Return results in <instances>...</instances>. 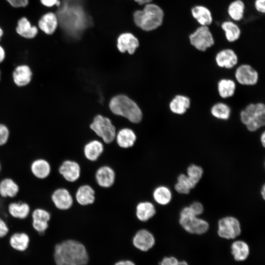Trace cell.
<instances>
[{"label": "cell", "instance_id": "1", "mask_svg": "<svg viewBox=\"0 0 265 265\" xmlns=\"http://www.w3.org/2000/svg\"><path fill=\"white\" fill-rule=\"evenodd\" d=\"M54 260L56 265H85L88 256L83 244L76 240L67 239L55 244Z\"/></svg>", "mask_w": 265, "mask_h": 265}, {"label": "cell", "instance_id": "2", "mask_svg": "<svg viewBox=\"0 0 265 265\" xmlns=\"http://www.w3.org/2000/svg\"><path fill=\"white\" fill-rule=\"evenodd\" d=\"M163 11L158 5L147 3L142 10L135 11L133 14V21L137 26L149 31L160 26L163 22Z\"/></svg>", "mask_w": 265, "mask_h": 265}, {"label": "cell", "instance_id": "3", "mask_svg": "<svg viewBox=\"0 0 265 265\" xmlns=\"http://www.w3.org/2000/svg\"><path fill=\"white\" fill-rule=\"evenodd\" d=\"M109 108L115 114L121 115L133 123H138L142 119V112L137 104L125 95H117L110 100Z\"/></svg>", "mask_w": 265, "mask_h": 265}, {"label": "cell", "instance_id": "4", "mask_svg": "<svg viewBox=\"0 0 265 265\" xmlns=\"http://www.w3.org/2000/svg\"><path fill=\"white\" fill-rule=\"evenodd\" d=\"M239 118L249 131H257L265 125V104L260 102L249 104L241 111Z\"/></svg>", "mask_w": 265, "mask_h": 265}, {"label": "cell", "instance_id": "5", "mask_svg": "<svg viewBox=\"0 0 265 265\" xmlns=\"http://www.w3.org/2000/svg\"><path fill=\"white\" fill-rule=\"evenodd\" d=\"M179 223L186 231L192 234H204L209 228V223L195 216L189 207L184 208L181 212Z\"/></svg>", "mask_w": 265, "mask_h": 265}, {"label": "cell", "instance_id": "6", "mask_svg": "<svg viewBox=\"0 0 265 265\" xmlns=\"http://www.w3.org/2000/svg\"><path fill=\"white\" fill-rule=\"evenodd\" d=\"M90 128L107 144L115 138L116 130L110 120L101 115H97L90 125Z\"/></svg>", "mask_w": 265, "mask_h": 265}, {"label": "cell", "instance_id": "7", "mask_svg": "<svg viewBox=\"0 0 265 265\" xmlns=\"http://www.w3.org/2000/svg\"><path fill=\"white\" fill-rule=\"evenodd\" d=\"M191 45L200 51L204 52L214 44V38L208 26H201L189 36Z\"/></svg>", "mask_w": 265, "mask_h": 265}, {"label": "cell", "instance_id": "8", "mask_svg": "<svg viewBox=\"0 0 265 265\" xmlns=\"http://www.w3.org/2000/svg\"><path fill=\"white\" fill-rule=\"evenodd\" d=\"M241 232L240 223L234 217L226 216L218 221L217 234L222 238L235 239L240 235Z\"/></svg>", "mask_w": 265, "mask_h": 265}, {"label": "cell", "instance_id": "9", "mask_svg": "<svg viewBox=\"0 0 265 265\" xmlns=\"http://www.w3.org/2000/svg\"><path fill=\"white\" fill-rule=\"evenodd\" d=\"M51 199L54 207L61 211L70 210L74 204L72 193L66 187L55 189L51 194Z\"/></svg>", "mask_w": 265, "mask_h": 265}, {"label": "cell", "instance_id": "10", "mask_svg": "<svg viewBox=\"0 0 265 265\" xmlns=\"http://www.w3.org/2000/svg\"><path fill=\"white\" fill-rule=\"evenodd\" d=\"M58 172L65 181L73 184L80 179L81 168L76 160L67 159L61 163L58 168Z\"/></svg>", "mask_w": 265, "mask_h": 265}, {"label": "cell", "instance_id": "11", "mask_svg": "<svg viewBox=\"0 0 265 265\" xmlns=\"http://www.w3.org/2000/svg\"><path fill=\"white\" fill-rule=\"evenodd\" d=\"M235 77L237 82L241 85L253 86L258 81L259 74L250 65L243 64L236 69Z\"/></svg>", "mask_w": 265, "mask_h": 265}, {"label": "cell", "instance_id": "12", "mask_svg": "<svg viewBox=\"0 0 265 265\" xmlns=\"http://www.w3.org/2000/svg\"><path fill=\"white\" fill-rule=\"evenodd\" d=\"M30 216L33 229L39 235H43L49 227L51 213L44 208H37L31 212Z\"/></svg>", "mask_w": 265, "mask_h": 265}, {"label": "cell", "instance_id": "13", "mask_svg": "<svg viewBox=\"0 0 265 265\" xmlns=\"http://www.w3.org/2000/svg\"><path fill=\"white\" fill-rule=\"evenodd\" d=\"M32 75L31 68L25 64L17 66L14 68L12 74L14 84L20 87L28 85L32 80Z\"/></svg>", "mask_w": 265, "mask_h": 265}, {"label": "cell", "instance_id": "14", "mask_svg": "<svg viewBox=\"0 0 265 265\" xmlns=\"http://www.w3.org/2000/svg\"><path fill=\"white\" fill-rule=\"evenodd\" d=\"M132 243L135 247L142 251H147L155 244L154 235L146 229L138 231L132 238Z\"/></svg>", "mask_w": 265, "mask_h": 265}, {"label": "cell", "instance_id": "15", "mask_svg": "<svg viewBox=\"0 0 265 265\" xmlns=\"http://www.w3.org/2000/svg\"><path fill=\"white\" fill-rule=\"evenodd\" d=\"M116 174L114 170L108 165L100 167L95 173V179L97 184L103 188L111 187L115 183Z\"/></svg>", "mask_w": 265, "mask_h": 265}, {"label": "cell", "instance_id": "16", "mask_svg": "<svg viewBox=\"0 0 265 265\" xmlns=\"http://www.w3.org/2000/svg\"><path fill=\"white\" fill-rule=\"evenodd\" d=\"M58 25V17L53 12L45 13L38 21V28L47 35H52L54 33Z\"/></svg>", "mask_w": 265, "mask_h": 265}, {"label": "cell", "instance_id": "17", "mask_svg": "<svg viewBox=\"0 0 265 265\" xmlns=\"http://www.w3.org/2000/svg\"><path fill=\"white\" fill-rule=\"evenodd\" d=\"M215 60L218 67L230 69L236 66L238 57L233 50L225 49L219 51L216 54Z\"/></svg>", "mask_w": 265, "mask_h": 265}, {"label": "cell", "instance_id": "18", "mask_svg": "<svg viewBox=\"0 0 265 265\" xmlns=\"http://www.w3.org/2000/svg\"><path fill=\"white\" fill-rule=\"evenodd\" d=\"M117 46L121 53L128 52L130 54H132L139 46V41L132 33L125 32L118 37Z\"/></svg>", "mask_w": 265, "mask_h": 265}, {"label": "cell", "instance_id": "19", "mask_svg": "<svg viewBox=\"0 0 265 265\" xmlns=\"http://www.w3.org/2000/svg\"><path fill=\"white\" fill-rule=\"evenodd\" d=\"M75 200L80 205L85 206L95 201V191L88 185H83L78 187L74 194Z\"/></svg>", "mask_w": 265, "mask_h": 265}, {"label": "cell", "instance_id": "20", "mask_svg": "<svg viewBox=\"0 0 265 265\" xmlns=\"http://www.w3.org/2000/svg\"><path fill=\"white\" fill-rule=\"evenodd\" d=\"M30 170L34 177L39 180H44L50 175L51 166L46 159L38 158L31 162Z\"/></svg>", "mask_w": 265, "mask_h": 265}, {"label": "cell", "instance_id": "21", "mask_svg": "<svg viewBox=\"0 0 265 265\" xmlns=\"http://www.w3.org/2000/svg\"><path fill=\"white\" fill-rule=\"evenodd\" d=\"M8 243L13 249L25 251L29 247L30 238L28 234L23 231L15 232L9 236Z\"/></svg>", "mask_w": 265, "mask_h": 265}, {"label": "cell", "instance_id": "22", "mask_svg": "<svg viewBox=\"0 0 265 265\" xmlns=\"http://www.w3.org/2000/svg\"><path fill=\"white\" fill-rule=\"evenodd\" d=\"M7 210L12 217L21 220L26 218L31 212L29 205L22 201L11 202L8 205Z\"/></svg>", "mask_w": 265, "mask_h": 265}, {"label": "cell", "instance_id": "23", "mask_svg": "<svg viewBox=\"0 0 265 265\" xmlns=\"http://www.w3.org/2000/svg\"><path fill=\"white\" fill-rule=\"evenodd\" d=\"M16 31L21 37L31 39L35 38L37 35L38 28L35 26L32 25L26 17H23L18 21Z\"/></svg>", "mask_w": 265, "mask_h": 265}, {"label": "cell", "instance_id": "24", "mask_svg": "<svg viewBox=\"0 0 265 265\" xmlns=\"http://www.w3.org/2000/svg\"><path fill=\"white\" fill-rule=\"evenodd\" d=\"M190 98L184 95H176L170 101L169 107L171 111L176 114L183 115L189 108Z\"/></svg>", "mask_w": 265, "mask_h": 265}, {"label": "cell", "instance_id": "25", "mask_svg": "<svg viewBox=\"0 0 265 265\" xmlns=\"http://www.w3.org/2000/svg\"><path fill=\"white\" fill-rule=\"evenodd\" d=\"M156 213L155 207L151 202H140L136 206L135 215L138 220L140 221H148L155 215Z\"/></svg>", "mask_w": 265, "mask_h": 265}, {"label": "cell", "instance_id": "26", "mask_svg": "<svg viewBox=\"0 0 265 265\" xmlns=\"http://www.w3.org/2000/svg\"><path fill=\"white\" fill-rule=\"evenodd\" d=\"M19 191V186L12 178L6 177L0 181V196L3 198H13Z\"/></svg>", "mask_w": 265, "mask_h": 265}, {"label": "cell", "instance_id": "27", "mask_svg": "<svg viewBox=\"0 0 265 265\" xmlns=\"http://www.w3.org/2000/svg\"><path fill=\"white\" fill-rule=\"evenodd\" d=\"M231 252L236 261L243 262L246 260L249 255V246L243 240H236L231 246Z\"/></svg>", "mask_w": 265, "mask_h": 265}, {"label": "cell", "instance_id": "28", "mask_svg": "<svg viewBox=\"0 0 265 265\" xmlns=\"http://www.w3.org/2000/svg\"><path fill=\"white\" fill-rule=\"evenodd\" d=\"M104 150V145L101 142L96 140H92L84 146V155L87 160L95 161L101 156Z\"/></svg>", "mask_w": 265, "mask_h": 265}, {"label": "cell", "instance_id": "29", "mask_svg": "<svg viewBox=\"0 0 265 265\" xmlns=\"http://www.w3.org/2000/svg\"><path fill=\"white\" fill-rule=\"evenodd\" d=\"M115 138L118 146L125 149L132 147L136 139L135 134L133 131L127 128L121 130L116 134Z\"/></svg>", "mask_w": 265, "mask_h": 265}, {"label": "cell", "instance_id": "30", "mask_svg": "<svg viewBox=\"0 0 265 265\" xmlns=\"http://www.w3.org/2000/svg\"><path fill=\"white\" fill-rule=\"evenodd\" d=\"M193 17L202 26H208L211 24L212 18L211 11L207 7L197 5L191 9Z\"/></svg>", "mask_w": 265, "mask_h": 265}, {"label": "cell", "instance_id": "31", "mask_svg": "<svg viewBox=\"0 0 265 265\" xmlns=\"http://www.w3.org/2000/svg\"><path fill=\"white\" fill-rule=\"evenodd\" d=\"M236 84L230 79H222L217 83V91L219 95L223 99L232 97L235 93Z\"/></svg>", "mask_w": 265, "mask_h": 265}, {"label": "cell", "instance_id": "32", "mask_svg": "<svg viewBox=\"0 0 265 265\" xmlns=\"http://www.w3.org/2000/svg\"><path fill=\"white\" fill-rule=\"evenodd\" d=\"M211 113L214 117L218 119L227 120L230 117L231 109L226 104L218 102L212 106Z\"/></svg>", "mask_w": 265, "mask_h": 265}, {"label": "cell", "instance_id": "33", "mask_svg": "<svg viewBox=\"0 0 265 265\" xmlns=\"http://www.w3.org/2000/svg\"><path fill=\"white\" fill-rule=\"evenodd\" d=\"M153 197L158 204L165 205L170 202L172 198V193L167 187L161 186L154 189L153 192Z\"/></svg>", "mask_w": 265, "mask_h": 265}, {"label": "cell", "instance_id": "34", "mask_svg": "<svg viewBox=\"0 0 265 265\" xmlns=\"http://www.w3.org/2000/svg\"><path fill=\"white\" fill-rule=\"evenodd\" d=\"M221 27L225 33L227 40L230 42H233L238 39L240 35V30L238 26L231 21L223 22Z\"/></svg>", "mask_w": 265, "mask_h": 265}, {"label": "cell", "instance_id": "35", "mask_svg": "<svg viewBox=\"0 0 265 265\" xmlns=\"http://www.w3.org/2000/svg\"><path fill=\"white\" fill-rule=\"evenodd\" d=\"M196 185L187 175L181 174L178 177L177 182L175 185V189L179 193L186 194L189 193L190 190L194 188Z\"/></svg>", "mask_w": 265, "mask_h": 265}, {"label": "cell", "instance_id": "36", "mask_svg": "<svg viewBox=\"0 0 265 265\" xmlns=\"http://www.w3.org/2000/svg\"><path fill=\"white\" fill-rule=\"evenodd\" d=\"M244 8V3L240 0H236L230 3L228 12L233 20L239 21L243 16Z\"/></svg>", "mask_w": 265, "mask_h": 265}, {"label": "cell", "instance_id": "37", "mask_svg": "<svg viewBox=\"0 0 265 265\" xmlns=\"http://www.w3.org/2000/svg\"><path fill=\"white\" fill-rule=\"evenodd\" d=\"M203 174V169L195 164L189 165L187 169V176L196 185L202 178Z\"/></svg>", "mask_w": 265, "mask_h": 265}, {"label": "cell", "instance_id": "38", "mask_svg": "<svg viewBox=\"0 0 265 265\" xmlns=\"http://www.w3.org/2000/svg\"><path fill=\"white\" fill-rule=\"evenodd\" d=\"M11 134L9 128L5 124L0 123V147L7 144Z\"/></svg>", "mask_w": 265, "mask_h": 265}, {"label": "cell", "instance_id": "39", "mask_svg": "<svg viewBox=\"0 0 265 265\" xmlns=\"http://www.w3.org/2000/svg\"><path fill=\"white\" fill-rule=\"evenodd\" d=\"M9 233V228L5 220L0 216V239L6 237Z\"/></svg>", "mask_w": 265, "mask_h": 265}, {"label": "cell", "instance_id": "40", "mask_svg": "<svg viewBox=\"0 0 265 265\" xmlns=\"http://www.w3.org/2000/svg\"><path fill=\"white\" fill-rule=\"evenodd\" d=\"M189 207L192 213L197 216L201 214L204 211V208L202 204L198 202L193 203Z\"/></svg>", "mask_w": 265, "mask_h": 265}, {"label": "cell", "instance_id": "41", "mask_svg": "<svg viewBox=\"0 0 265 265\" xmlns=\"http://www.w3.org/2000/svg\"><path fill=\"white\" fill-rule=\"evenodd\" d=\"M13 7L22 8L26 7L29 3V0H6Z\"/></svg>", "mask_w": 265, "mask_h": 265}, {"label": "cell", "instance_id": "42", "mask_svg": "<svg viewBox=\"0 0 265 265\" xmlns=\"http://www.w3.org/2000/svg\"><path fill=\"white\" fill-rule=\"evenodd\" d=\"M179 260L174 256L165 257L160 262L159 265H178Z\"/></svg>", "mask_w": 265, "mask_h": 265}, {"label": "cell", "instance_id": "43", "mask_svg": "<svg viewBox=\"0 0 265 265\" xmlns=\"http://www.w3.org/2000/svg\"><path fill=\"white\" fill-rule=\"evenodd\" d=\"M41 4L47 7H52L54 6H59L61 1L59 0H39Z\"/></svg>", "mask_w": 265, "mask_h": 265}, {"label": "cell", "instance_id": "44", "mask_svg": "<svg viewBox=\"0 0 265 265\" xmlns=\"http://www.w3.org/2000/svg\"><path fill=\"white\" fill-rule=\"evenodd\" d=\"M265 0H256L255 2V7L256 10L261 13H264L265 12Z\"/></svg>", "mask_w": 265, "mask_h": 265}, {"label": "cell", "instance_id": "45", "mask_svg": "<svg viewBox=\"0 0 265 265\" xmlns=\"http://www.w3.org/2000/svg\"><path fill=\"white\" fill-rule=\"evenodd\" d=\"M6 53L3 47L0 45V64L2 63L5 60Z\"/></svg>", "mask_w": 265, "mask_h": 265}, {"label": "cell", "instance_id": "46", "mask_svg": "<svg viewBox=\"0 0 265 265\" xmlns=\"http://www.w3.org/2000/svg\"><path fill=\"white\" fill-rule=\"evenodd\" d=\"M114 265H135L134 263L131 261H121L117 262Z\"/></svg>", "mask_w": 265, "mask_h": 265}, {"label": "cell", "instance_id": "47", "mask_svg": "<svg viewBox=\"0 0 265 265\" xmlns=\"http://www.w3.org/2000/svg\"><path fill=\"white\" fill-rule=\"evenodd\" d=\"M140 5L150 3L153 0H134Z\"/></svg>", "mask_w": 265, "mask_h": 265}, {"label": "cell", "instance_id": "48", "mask_svg": "<svg viewBox=\"0 0 265 265\" xmlns=\"http://www.w3.org/2000/svg\"><path fill=\"white\" fill-rule=\"evenodd\" d=\"M260 140L261 143L262 144V146L263 147H265V132H263L262 133L260 137Z\"/></svg>", "mask_w": 265, "mask_h": 265}, {"label": "cell", "instance_id": "49", "mask_svg": "<svg viewBox=\"0 0 265 265\" xmlns=\"http://www.w3.org/2000/svg\"><path fill=\"white\" fill-rule=\"evenodd\" d=\"M265 185H264L261 190V194L264 199H265Z\"/></svg>", "mask_w": 265, "mask_h": 265}, {"label": "cell", "instance_id": "50", "mask_svg": "<svg viewBox=\"0 0 265 265\" xmlns=\"http://www.w3.org/2000/svg\"><path fill=\"white\" fill-rule=\"evenodd\" d=\"M178 265H189L185 261H179L178 263Z\"/></svg>", "mask_w": 265, "mask_h": 265}, {"label": "cell", "instance_id": "51", "mask_svg": "<svg viewBox=\"0 0 265 265\" xmlns=\"http://www.w3.org/2000/svg\"><path fill=\"white\" fill-rule=\"evenodd\" d=\"M3 35V31L2 29L0 27V40L1 39V38Z\"/></svg>", "mask_w": 265, "mask_h": 265}, {"label": "cell", "instance_id": "52", "mask_svg": "<svg viewBox=\"0 0 265 265\" xmlns=\"http://www.w3.org/2000/svg\"><path fill=\"white\" fill-rule=\"evenodd\" d=\"M1 166L0 162V171H1Z\"/></svg>", "mask_w": 265, "mask_h": 265}, {"label": "cell", "instance_id": "53", "mask_svg": "<svg viewBox=\"0 0 265 265\" xmlns=\"http://www.w3.org/2000/svg\"><path fill=\"white\" fill-rule=\"evenodd\" d=\"M0 79H1V72H0Z\"/></svg>", "mask_w": 265, "mask_h": 265}]
</instances>
